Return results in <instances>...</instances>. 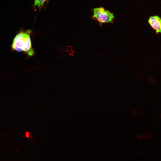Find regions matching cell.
<instances>
[{
  "instance_id": "4",
  "label": "cell",
  "mask_w": 161,
  "mask_h": 161,
  "mask_svg": "<svg viewBox=\"0 0 161 161\" xmlns=\"http://www.w3.org/2000/svg\"><path fill=\"white\" fill-rule=\"evenodd\" d=\"M34 7H41L44 5L46 0H34Z\"/></svg>"
},
{
  "instance_id": "3",
  "label": "cell",
  "mask_w": 161,
  "mask_h": 161,
  "mask_svg": "<svg viewBox=\"0 0 161 161\" xmlns=\"http://www.w3.org/2000/svg\"><path fill=\"white\" fill-rule=\"evenodd\" d=\"M161 18L157 16H151L148 20V23L155 31L157 33L161 32Z\"/></svg>"
},
{
  "instance_id": "2",
  "label": "cell",
  "mask_w": 161,
  "mask_h": 161,
  "mask_svg": "<svg viewBox=\"0 0 161 161\" xmlns=\"http://www.w3.org/2000/svg\"><path fill=\"white\" fill-rule=\"evenodd\" d=\"M92 11V18L97 20L100 24L112 23L114 19V14L103 7L94 8Z\"/></svg>"
},
{
  "instance_id": "1",
  "label": "cell",
  "mask_w": 161,
  "mask_h": 161,
  "mask_svg": "<svg viewBox=\"0 0 161 161\" xmlns=\"http://www.w3.org/2000/svg\"><path fill=\"white\" fill-rule=\"evenodd\" d=\"M31 33V30H27L17 34L13 39L12 49L17 52H23L29 56L34 55V51L32 47Z\"/></svg>"
}]
</instances>
